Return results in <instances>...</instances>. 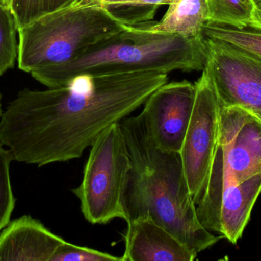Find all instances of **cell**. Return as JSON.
<instances>
[{
  "instance_id": "cell-1",
  "label": "cell",
  "mask_w": 261,
  "mask_h": 261,
  "mask_svg": "<svg viewBox=\"0 0 261 261\" xmlns=\"http://www.w3.org/2000/svg\"><path fill=\"white\" fill-rule=\"evenodd\" d=\"M167 74L81 75L67 86L24 89L0 117V144L13 159L44 167L79 159L110 126L139 108Z\"/></svg>"
},
{
  "instance_id": "cell-2",
  "label": "cell",
  "mask_w": 261,
  "mask_h": 261,
  "mask_svg": "<svg viewBox=\"0 0 261 261\" xmlns=\"http://www.w3.org/2000/svg\"><path fill=\"white\" fill-rule=\"evenodd\" d=\"M120 125L130 161L122 196L124 220L149 217L196 254L223 239L199 222L180 153L156 147L142 112L122 120Z\"/></svg>"
},
{
  "instance_id": "cell-3",
  "label": "cell",
  "mask_w": 261,
  "mask_h": 261,
  "mask_svg": "<svg viewBox=\"0 0 261 261\" xmlns=\"http://www.w3.org/2000/svg\"><path fill=\"white\" fill-rule=\"evenodd\" d=\"M206 59V39L156 33L147 22L127 26L118 32L87 48L64 64L31 72L48 88L65 87L81 75H99L135 72L202 70Z\"/></svg>"
},
{
  "instance_id": "cell-4",
  "label": "cell",
  "mask_w": 261,
  "mask_h": 261,
  "mask_svg": "<svg viewBox=\"0 0 261 261\" xmlns=\"http://www.w3.org/2000/svg\"><path fill=\"white\" fill-rule=\"evenodd\" d=\"M126 26L92 0H77L18 31V68L31 73L68 62Z\"/></svg>"
},
{
  "instance_id": "cell-5",
  "label": "cell",
  "mask_w": 261,
  "mask_h": 261,
  "mask_svg": "<svg viewBox=\"0 0 261 261\" xmlns=\"http://www.w3.org/2000/svg\"><path fill=\"white\" fill-rule=\"evenodd\" d=\"M261 172V120L241 107H221L214 159L196 204L201 225L214 232L221 194Z\"/></svg>"
},
{
  "instance_id": "cell-6",
  "label": "cell",
  "mask_w": 261,
  "mask_h": 261,
  "mask_svg": "<svg viewBox=\"0 0 261 261\" xmlns=\"http://www.w3.org/2000/svg\"><path fill=\"white\" fill-rule=\"evenodd\" d=\"M90 148L82 181L72 190L81 212L93 225L124 220L122 196L130 161L120 122L104 130Z\"/></svg>"
},
{
  "instance_id": "cell-7",
  "label": "cell",
  "mask_w": 261,
  "mask_h": 261,
  "mask_svg": "<svg viewBox=\"0 0 261 261\" xmlns=\"http://www.w3.org/2000/svg\"><path fill=\"white\" fill-rule=\"evenodd\" d=\"M196 85V98L190 124L181 147V159L195 204L206 183L219 136L221 106L206 69Z\"/></svg>"
},
{
  "instance_id": "cell-8",
  "label": "cell",
  "mask_w": 261,
  "mask_h": 261,
  "mask_svg": "<svg viewBox=\"0 0 261 261\" xmlns=\"http://www.w3.org/2000/svg\"><path fill=\"white\" fill-rule=\"evenodd\" d=\"M205 39L204 68L211 77L221 107L236 106L261 114V58L230 44Z\"/></svg>"
},
{
  "instance_id": "cell-9",
  "label": "cell",
  "mask_w": 261,
  "mask_h": 261,
  "mask_svg": "<svg viewBox=\"0 0 261 261\" xmlns=\"http://www.w3.org/2000/svg\"><path fill=\"white\" fill-rule=\"evenodd\" d=\"M196 85L187 80L163 84L144 103L142 113L156 147L179 153L190 124Z\"/></svg>"
},
{
  "instance_id": "cell-10",
  "label": "cell",
  "mask_w": 261,
  "mask_h": 261,
  "mask_svg": "<svg viewBox=\"0 0 261 261\" xmlns=\"http://www.w3.org/2000/svg\"><path fill=\"white\" fill-rule=\"evenodd\" d=\"M123 261H193V250L149 217L128 222Z\"/></svg>"
},
{
  "instance_id": "cell-11",
  "label": "cell",
  "mask_w": 261,
  "mask_h": 261,
  "mask_svg": "<svg viewBox=\"0 0 261 261\" xmlns=\"http://www.w3.org/2000/svg\"><path fill=\"white\" fill-rule=\"evenodd\" d=\"M64 242L40 221L23 216L0 232V260L50 261Z\"/></svg>"
},
{
  "instance_id": "cell-12",
  "label": "cell",
  "mask_w": 261,
  "mask_h": 261,
  "mask_svg": "<svg viewBox=\"0 0 261 261\" xmlns=\"http://www.w3.org/2000/svg\"><path fill=\"white\" fill-rule=\"evenodd\" d=\"M260 192L261 172L240 185L224 190L218 205L214 232L233 245L237 244L249 222Z\"/></svg>"
},
{
  "instance_id": "cell-13",
  "label": "cell",
  "mask_w": 261,
  "mask_h": 261,
  "mask_svg": "<svg viewBox=\"0 0 261 261\" xmlns=\"http://www.w3.org/2000/svg\"><path fill=\"white\" fill-rule=\"evenodd\" d=\"M207 0H172L162 19L147 22L149 31L177 35L184 38H202L208 22Z\"/></svg>"
},
{
  "instance_id": "cell-14",
  "label": "cell",
  "mask_w": 261,
  "mask_h": 261,
  "mask_svg": "<svg viewBox=\"0 0 261 261\" xmlns=\"http://www.w3.org/2000/svg\"><path fill=\"white\" fill-rule=\"evenodd\" d=\"M102 6L115 19L125 26L152 21L161 6L172 0H92Z\"/></svg>"
},
{
  "instance_id": "cell-15",
  "label": "cell",
  "mask_w": 261,
  "mask_h": 261,
  "mask_svg": "<svg viewBox=\"0 0 261 261\" xmlns=\"http://www.w3.org/2000/svg\"><path fill=\"white\" fill-rule=\"evenodd\" d=\"M208 22L243 29L249 27L257 6L254 0H207Z\"/></svg>"
},
{
  "instance_id": "cell-16",
  "label": "cell",
  "mask_w": 261,
  "mask_h": 261,
  "mask_svg": "<svg viewBox=\"0 0 261 261\" xmlns=\"http://www.w3.org/2000/svg\"><path fill=\"white\" fill-rule=\"evenodd\" d=\"M203 35L206 38L239 48L261 58V31L250 27L239 29L208 21L204 26Z\"/></svg>"
},
{
  "instance_id": "cell-17",
  "label": "cell",
  "mask_w": 261,
  "mask_h": 261,
  "mask_svg": "<svg viewBox=\"0 0 261 261\" xmlns=\"http://www.w3.org/2000/svg\"><path fill=\"white\" fill-rule=\"evenodd\" d=\"M77 0H14L12 11L18 31Z\"/></svg>"
},
{
  "instance_id": "cell-18",
  "label": "cell",
  "mask_w": 261,
  "mask_h": 261,
  "mask_svg": "<svg viewBox=\"0 0 261 261\" xmlns=\"http://www.w3.org/2000/svg\"><path fill=\"white\" fill-rule=\"evenodd\" d=\"M18 29L12 11L0 0V76L13 68L18 57Z\"/></svg>"
},
{
  "instance_id": "cell-19",
  "label": "cell",
  "mask_w": 261,
  "mask_h": 261,
  "mask_svg": "<svg viewBox=\"0 0 261 261\" xmlns=\"http://www.w3.org/2000/svg\"><path fill=\"white\" fill-rule=\"evenodd\" d=\"M3 146L0 144V232L10 222L16 202L9 174L13 156L9 150L3 148Z\"/></svg>"
},
{
  "instance_id": "cell-20",
  "label": "cell",
  "mask_w": 261,
  "mask_h": 261,
  "mask_svg": "<svg viewBox=\"0 0 261 261\" xmlns=\"http://www.w3.org/2000/svg\"><path fill=\"white\" fill-rule=\"evenodd\" d=\"M50 261H123L122 257L64 241L52 256Z\"/></svg>"
},
{
  "instance_id": "cell-21",
  "label": "cell",
  "mask_w": 261,
  "mask_h": 261,
  "mask_svg": "<svg viewBox=\"0 0 261 261\" xmlns=\"http://www.w3.org/2000/svg\"><path fill=\"white\" fill-rule=\"evenodd\" d=\"M249 27L261 31V8L256 9L254 18H253Z\"/></svg>"
},
{
  "instance_id": "cell-22",
  "label": "cell",
  "mask_w": 261,
  "mask_h": 261,
  "mask_svg": "<svg viewBox=\"0 0 261 261\" xmlns=\"http://www.w3.org/2000/svg\"><path fill=\"white\" fill-rule=\"evenodd\" d=\"M13 1L14 0H1L2 3L10 9L11 8H12V5Z\"/></svg>"
},
{
  "instance_id": "cell-23",
  "label": "cell",
  "mask_w": 261,
  "mask_h": 261,
  "mask_svg": "<svg viewBox=\"0 0 261 261\" xmlns=\"http://www.w3.org/2000/svg\"><path fill=\"white\" fill-rule=\"evenodd\" d=\"M257 8H261V0H254Z\"/></svg>"
},
{
  "instance_id": "cell-24",
  "label": "cell",
  "mask_w": 261,
  "mask_h": 261,
  "mask_svg": "<svg viewBox=\"0 0 261 261\" xmlns=\"http://www.w3.org/2000/svg\"><path fill=\"white\" fill-rule=\"evenodd\" d=\"M1 101H2V94H1V93H0V117H1L2 114H3V110H2Z\"/></svg>"
},
{
  "instance_id": "cell-25",
  "label": "cell",
  "mask_w": 261,
  "mask_h": 261,
  "mask_svg": "<svg viewBox=\"0 0 261 261\" xmlns=\"http://www.w3.org/2000/svg\"><path fill=\"white\" fill-rule=\"evenodd\" d=\"M255 115H256V116H257V117L259 118V119L261 120V114H255Z\"/></svg>"
}]
</instances>
